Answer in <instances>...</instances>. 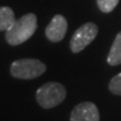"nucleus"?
I'll return each mask as SVG.
<instances>
[{"instance_id":"1a4fd4ad","label":"nucleus","mask_w":121,"mask_h":121,"mask_svg":"<svg viewBox=\"0 0 121 121\" xmlns=\"http://www.w3.org/2000/svg\"><path fill=\"white\" fill-rule=\"evenodd\" d=\"M96 4H98L101 11L111 13L119 4V0H96Z\"/></svg>"},{"instance_id":"f03ea898","label":"nucleus","mask_w":121,"mask_h":121,"mask_svg":"<svg viewBox=\"0 0 121 121\" xmlns=\"http://www.w3.org/2000/svg\"><path fill=\"white\" fill-rule=\"evenodd\" d=\"M66 98L65 87L57 82H48L36 92V100L44 109H51L62 103Z\"/></svg>"},{"instance_id":"f257e3e1","label":"nucleus","mask_w":121,"mask_h":121,"mask_svg":"<svg viewBox=\"0 0 121 121\" xmlns=\"http://www.w3.org/2000/svg\"><path fill=\"white\" fill-rule=\"evenodd\" d=\"M37 29V17L34 13H26L13 24L6 31V40L9 45L17 46L26 42Z\"/></svg>"},{"instance_id":"423d86ee","label":"nucleus","mask_w":121,"mask_h":121,"mask_svg":"<svg viewBox=\"0 0 121 121\" xmlns=\"http://www.w3.org/2000/svg\"><path fill=\"white\" fill-rule=\"evenodd\" d=\"M66 31H67V22L65 17L62 15H56L46 27L45 34L51 42L57 43L65 37Z\"/></svg>"},{"instance_id":"6e6552de","label":"nucleus","mask_w":121,"mask_h":121,"mask_svg":"<svg viewBox=\"0 0 121 121\" xmlns=\"http://www.w3.org/2000/svg\"><path fill=\"white\" fill-rule=\"evenodd\" d=\"M16 22L15 13L9 7H0V31H7Z\"/></svg>"},{"instance_id":"20e7f679","label":"nucleus","mask_w":121,"mask_h":121,"mask_svg":"<svg viewBox=\"0 0 121 121\" xmlns=\"http://www.w3.org/2000/svg\"><path fill=\"white\" fill-rule=\"evenodd\" d=\"M98 35V26L93 22H86L80 27L71 39V51L73 53H80L91 44Z\"/></svg>"},{"instance_id":"9d476101","label":"nucleus","mask_w":121,"mask_h":121,"mask_svg":"<svg viewBox=\"0 0 121 121\" xmlns=\"http://www.w3.org/2000/svg\"><path fill=\"white\" fill-rule=\"evenodd\" d=\"M109 90L113 94L121 95V73L117 74L116 76L111 78V81L109 83Z\"/></svg>"},{"instance_id":"0eeeda50","label":"nucleus","mask_w":121,"mask_h":121,"mask_svg":"<svg viewBox=\"0 0 121 121\" xmlns=\"http://www.w3.org/2000/svg\"><path fill=\"white\" fill-rule=\"evenodd\" d=\"M107 62L109 63V65L112 66L121 64V31L118 33V35L116 36V39L110 48Z\"/></svg>"},{"instance_id":"7ed1b4c3","label":"nucleus","mask_w":121,"mask_h":121,"mask_svg":"<svg viewBox=\"0 0 121 121\" xmlns=\"http://www.w3.org/2000/svg\"><path fill=\"white\" fill-rule=\"evenodd\" d=\"M45 71V64L35 58H22L15 60L10 67V73L13 78L22 80H31L38 78Z\"/></svg>"},{"instance_id":"39448f33","label":"nucleus","mask_w":121,"mask_h":121,"mask_svg":"<svg viewBox=\"0 0 121 121\" xmlns=\"http://www.w3.org/2000/svg\"><path fill=\"white\" fill-rule=\"evenodd\" d=\"M71 121H100L99 110L92 102H82L72 110Z\"/></svg>"}]
</instances>
